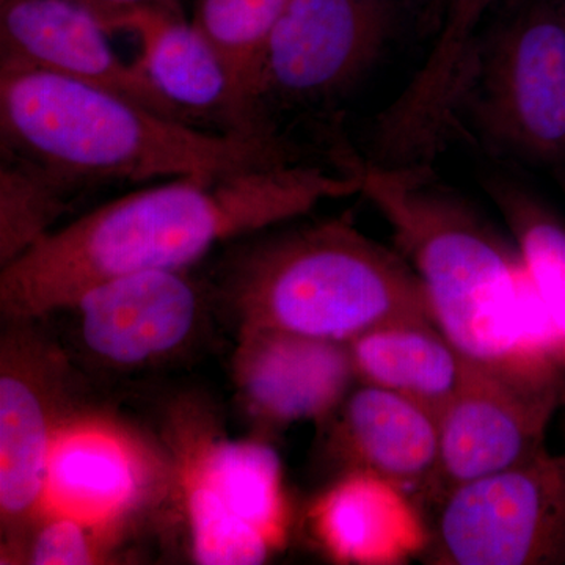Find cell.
Listing matches in <instances>:
<instances>
[{
    "instance_id": "cell-1",
    "label": "cell",
    "mask_w": 565,
    "mask_h": 565,
    "mask_svg": "<svg viewBox=\"0 0 565 565\" xmlns=\"http://www.w3.org/2000/svg\"><path fill=\"white\" fill-rule=\"evenodd\" d=\"M355 193L362 180L352 167L330 172L303 162L163 180L52 230L0 267V311L7 322L41 321L98 282L192 269L221 245Z\"/></svg>"
},
{
    "instance_id": "cell-2",
    "label": "cell",
    "mask_w": 565,
    "mask_h": 565,
    "mask_svg": "<svg viewBox=\"0 0 565 565\" xmlns=\"http://www.w3.org/2000/svg\"><path fill=\"white\" fill-rule=\"evenodd\" d=\"M340 162L360 174L362 195L384 215L435 326L465 363L564 371L512 239L435 184L429 163L386 166L345 151Z\"/></svg>"
},
{
    "instance_id": "cell-3",
    "label": "cell",
    "mask_w": 565,
    "mask_h": 565,
    "mask_svg": "<svg viewBox=\"0 0 565 565\" xmlns=\"http://www.w3.org/2000/svg\"><path fill=\"white\" fill-rule=\"evenodd\" d=\"M0 152L61 178L79 195L111 182L302 162L282 129L199 128L98 85L14 66H0Z\"/></svg>"
},
{
    "instance_id": "cell-4",
    "label": "cell",
    "mask_w": 565,
    "mask_h": 565,
    "mask_svg": "<svg viewBox=\"0 0 565 565\" xmlns=\"http://www.w3.org/2000/svg\"><path fill=\"white\" fill-rule=\"evenodd\" d=\"M282 225L226 244L206 278L239 333L277 330L348 344L386 323L433 321L411 264L348 217Z\"/></svg>"
},
{
    "instance_id": "cell-5",
    "label": "cell",
    "mask_w": 565,
    "mask_h": 565,
    "mask_svg": "<svg viewBox=\"0 0 565 565\" xmlns=\"http://www.w3.org/2000/svg\"><path fill=\"white\" fill-rule=\"evenodd\" d=\"M479 46L467 95L498 147L565 166V29L556 0H522Z\"/></svg>"
},
{
    "instance_id": "cell-6",
    "label": "cell",
    "mask_w": 565,
    "mask_h": 565,
    "mask_svg": "<svg viewBox=\"0 0 565 565\" xmlns=\"http://www.w3.org/2000/svg\"><path fill=\"white\" fill-rule=\"evenodd\" d=\"M427 546L435 564L565 565V451L457 487Z\"/></svg>"
},
{
    "instance_id": "cell-7",
    "label": "cell",
    "mask_w": 565,
    "mask_h": 565,
    "mask_svg": "<svg viewBox=\"0 0 565 565\" xmlns=\"http://www.w3.org/2000/svg\"><path fill=\"white\" fill-rule=\"evenodd\" d=\"M394 20L396 0H291L264 46L253 110L280 126L278 110L344 95L384 51Z\"/></svg>"
},
{
    "instance_id": "cell-8",
    "label": "cell",
    "mask_w": 565,
    "mask_h": 565,
    "mask_svg": "<svg viewBox=\"0 0 565 565\" xmlns=\"http://www.w3.org/2000/svg\"><path fill=\"white\" fill-rule=\"evenodd\" d=\"M565 407L561 370H501L465 363L459 388L438 415V462L427 494L438 503L457 487L534 459Z\"/></svg>"
},
{
    "instance_id": "cell-9",
    "label": "cell",
    "mask_w": 565,
    "mask_h": 565,
    "mask_svg": "<svg viewBox=\"0 0 565 565\" xmlns=\"http://www.w3.org/2000/svg\"><path fill=\"white\" fill-rule=\"evenodd\" d=\"M192 557L203 565H256L282 544L280 457L270 446L200 438L181 465Z\"/></svg>"
},
{
    "instance_id": "cell-10",
    "label": "cell",
    "mask_w": 565,
    "mask_h": 565,
    "mask_svg": "<svg viewBox=\"0 0 565 565\" xmlns=\"http://www.w3.org/2000/svg\"><path fill=\"white\" fill-rule=\"evenodd\" d=\"M33 322H9L0 353V522L3 548L40 516L52 444L63 419L66 362L32 334Z\"/></svg>"
},
{
    "instance_id": "cell-11",
    "label": "cell",
    "mask_w": 565,
    "mask_h": 565,
    "mask_svg": "<svg viewBox=\"0 0 565 565\" xmlns=\"http://www.w3.org/2000/svg\"><path fill=\"white\" fill-rule=\"evenodd\" d=\"M192 269L145 270L98 282L66 310L96 362L134 370L169 359L192 340L211 300Z\"/></svg>"
},
{
    "instance_id": "cell-12",
    "label": "cell",
    "mask_w": 565,
    "mask_h": 565,
    "mask_svg": "<svg viewBox=\"0 0 565 565\" xmlns=\"http://www.w3.org/2000/svg\"><path fill=\"white\" fill-rule=\"evenodd\" d=\"M161 471V460L128 427L71 412L52 444L40 516H73L109 537L145 504Z\"/></svg>"
},
{
    "instance_id": "cell-13",
    "label": "cell",
    "mask_w": 565,
    "mask_h": 565,
    "mask_svg": "<svg viewBox=\"0 0 565 565\" xmlns=\"http://www.w3.org/2000/svg\"><path fill=\"white\" fill-rule=\"evenodd\" d=\"M109 35L82 0L0 2V66L46 71L98 85L166 117L189 122L152 87L136 62L122 61Z\"/></svg>"
},
{
    "instance_id": "cell-14",
    "label": "cell",
    "mask_w": 565,
    "mask_h": 565,
    "mask_svg": "<svg viewBox=\"0 0 565 565\" xmlns=\"http://www.w3.org/2000/svg\"><path fill=\"white\" fill-rule=\"evenodd\" d=\"M140 41L137 66L167 103L199 128L215 131H277L253 114L221 55L180 11L140 7L107 24Z\"/></svg>"
},
{
    "instance_id": "cell-15",
    "label": "cell",
    "mask_w": 565,
    "mask_h": 565,
    "mask_svg": "<svg viewBox=\"0 0 565 565\" xmlns=\"http://www.w3.org/2000/svg\"><path fill=\"white\" fill-rule=\"evenodd\" d=\"M234 381L248 411L277 426L330 418L359 384L348 344L277 330L239 333Z\"/></svg>"
},
{
    "instance_id": "cell-16",
    "label": "cell",
    "mask_w": 565,
    "mask_h": 565,
    "mask_svg": "<svg viewBox=\"0 0 565 565\" xmlns=\"http://www.w3.org/2000/svg\"><path fill=\"white\" fill-rule=\"evenodd\" d=\"M338 411L351 471L379 476L405 492H427L438 462L437 415L401 394L362 382Z\"/></svg>"
},
{
    "instance_id": "cell-17",
    "label": "cell",
    "mask_w": 565,
    "mask_h": 565,
    "mask_svg": "<svg viewBox=\"0 0 565 565\" xmlns=\"http://www.w3.org/2000/svg\"><path fill=\"white\" fill-rule=\"evenodd\" d=\"M313 519L323 548L343 563H397L430 541L408 492L363 471H351L323 494Z\"/></svg>"
},
{
    "instance_id": "cell-18",
    "label": "cell",
    "mask_w": 565,
    "mask_h": 565,
    "mask_svg": "<svg viewBox=\"0 0 565 565\" xmlns=\"http://www.w3.org/2000/svg\"><path fill=\"white\" fill-rule=\"evenodd\" d=\"M348 348L359 382L415 401L437 418L463 379L462 355L433 321L375 327Z\"/></svg>"
},
{
    "instance_id": "cell-19",
    "label": "cell",
    "mask_w": 565,
    "mask_h": 565,
    "mask_svg": "<svg viewBox=\"0 0 565 565\" xmlns=\"http://www.w3.org/2000/svg\"><path fill=\"white\" fill-rule=\"evenodd\" d=\"M489 193L511 233L565 371V223L535 193L515 182H489Z\"/></svg>"
},
{
    "instance_id": "cell-20",
    "label": "cell",
    "mask_w": 565,
    "mask_h": 565,
    "mask_svg": "<svg viewBox=\"0 0 565 565\" xmlns=\"http://www.w3.org/2000/svg\"><path fill=\"white\" fill-rule=\"evenodd\" d=\"M77 195L46 170L0 156V267L51 233Z\"/></svg>"
},
{
    "instance_id": "cell-21",
    "label": "cell",
    "mask_w": 565,
    "mask_h": 565,
    "mask_svg": "<svg viewBox=\"0 0 565 565\" xmlns=\"http://www.w3.org/2000/svg\"><path fill=\"white\" fill-rule=\"evenodd\" d=\"M289 2L291 0H193L192 24L221 55L252 110V87L264 46Z\"/></svg>"
},
{
    "instance_id": "cell-22",
    "label": "cell",
    "mask_w": 565,
    "mask_h": 565,
    "mask_svg": "<svg viewBox=\"0 0 565 565\" xmlns=\"http://www.w3.org/2000/svg\"><path fill=\"white\" fill-rule=\"evenodd\" d=\"M498 0H446L445 20L433 51L418 70L419 81L435 93L462 87L478 57L479 22Z\"/></svg>"
},
{
    "instance_id": "cell-23",
    "label": "cell",
    "mask_w": 565,
    "mask_h": 565,
    "mask_svg": "<svg viewBox=\"0 0 565 565\" xmlns=\"http://www.w3.org/2000/svg\"><path fill=\"white\" fill-rule=\"evenodd\" d=\"M107 539L102 531L73 516L43 515L33 522L17 544L7 548L2 559H13L21 550L18 557L25 564H96L104 557Z\"/></svg>"
},
{
    "instance_id": "cell-24",
    "label": "cell",
    "mask_w": 565,
    "mask_h": 565,
    "mask_svg": "<svg viewBox=\"0 0 565 565\" xmlns=\"http://www.w3.org/2000/svg\"><path fill=\"white\" fill-rule=\"evenodd\" d=\"M82 2L95 11L96 17L102 20L106 28L115 18L121 17L128 11L140 9V7H162V9L182 13L180 0H82Z\"/></svg>"
},
{
    "instance_id": "cell-25",
    "label": "cell",
    "mask_w": 565,
    "mask_h": 565,
    "mask_svg": "<svg viewBox=\"0 0 565 565\" xmlns=\"http://www.w3.org/2000/svg\"><path fill=\"white\" fill-rule=\"evenodd\" d=\"M557 7H559L561 18H563L565 29V0H556Z\"/></svg>"
},
{
    "instance_id": "cell-26",
    "label": "cell",
    "mask_w": 565,
    "mask_h": 565,
    "mask_svg": "<svg viewBox=\"0 0 565 565\" xmlns=\"http://www.w3.org/2000/svg\"><path fill=\"white\" fill-rule=\"evenodd\" d=\"M504 2L511 3V6H515V3L522 2V0H504Z\"/></svg>"
},
{
    "instance_id": "cell-27",
    "label": "cell",
    "mask_w": 565,
    "mask_h": 565,
    "mask_svg": "<svg viewBox=\"0 0 565 565\" xmlns=\"http://www.w3.org/2000/svg\"><path fill=\"white\" fill-rule=\"evenodd\" d=\"M0 2H3V0H0Z\"/></svg>"
}]
</instances>
